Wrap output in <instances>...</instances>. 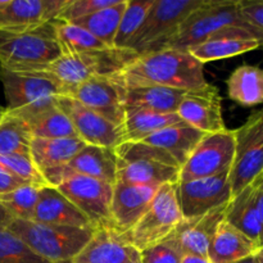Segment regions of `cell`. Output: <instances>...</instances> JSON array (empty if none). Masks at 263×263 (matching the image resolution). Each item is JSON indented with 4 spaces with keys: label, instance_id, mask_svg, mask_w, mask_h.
<instances>
[{
    "label": "cell",
    "instance_id": "cell-29",
    "mask_svg": "<svg viewBox=\"0 0 263 263\" xmlns=\"http://www.w3.org/2000/svg\"><path fill=\"white\" fill-rule=\"evenodd\" d=\"M85 145H86L85 141L80 138H32L30 157L36 168L43 175L46 170L55 168L68 163Z\"/></svg>",
    "mask_w": 263,
    "mask_h": 263
},
{
    "label": "cell",
    "instance_id": "cell-20",
    "mask_svg": "<svg viewBox=\"0 0 263 263\" xmlns=\"http://www.w3.org/2000/svg\"><path fill=\"white\" fill-rule=\"evenodd\" d=\"M228 204L215 208L202 216L182 218L168 240L177 248L181 256L195 254L207 257L208 247L220 223L225 220Z\"/></svg>",
    "mask_w": 263,
    "mask_h": 263
},
{
    "label": "cell",
    "instance_id": "cell-38",
    "mask_svg": "<svg viewBox=\"0 0 263 263\" xmlns=\"http://www.w3.org/2000/svg\"><path fill=\"white\" fill-rule=\"evenodd\" d=\"M0 170L22 179L30 184L46 186V181L41 172L36 168L31 157L18 154H0Z\"/></svg>",
    "mask_w": 263,
    "mask_h": 263
},
{
    "label": "cell",
    "instance_id": "cell-21",
    "mask_svg": "<svg viewBox=\"0 0 263 263\" xmlns=\"http://www.w3.org/2000/svg\"><path fill=\"white\" fill-rule=\"evenodd\" d=\"M57 98L10 113L25 121L32 138H79L71 120L57 104Z\"/></svg>",
    "mask_w": 263,
    "mask_h": 263
},
{
    "label": "cell",
    "instance_id": "cell-26",
    "mask_svg": "<svg viewBox=\"0 0 263 263\" xmlns=\"http://www.w3.org/2000/svg\"><path fill=\"white\" fill-rule=\"evenodd\" d=\"M225 220L248 236L258 246L261 239V222H259L258 208H257V184L244 187L240 193L234 195L226 208Z\"/></svg>",
    "mask_w": 263,
    "mask_h": 263
},
{
    "label": "cell",
    "instance_id": "cell-39",
    "mask_svg": "<svg viewBox=\"0 0 263 263\" xmlns=\"http://www.w3.org/2000/svg\"><path fill=\"white\" fill-rule=\"evenodd\" d=\"M117 2L118 0H68L57 20L63 22H73L98 10L115 5Z\"/></svg>",
    "mask_w": 263,
    "mask_h": 263
},
{
    "label": "cell",
    "instance_id": "cell-15",
    "mask_svg": "<svg viewBox=\"0 0 263 263\" xmlns=\"http://www.w3.org/2000/svg\"><path fill=\"white\" fill-rule=\"evenodd\" d=\"M57 104L71 120L77 136L89 145L116 149L123 143V128L116 126L77 100L58 97Z\"/></svg>",
    "mask_w": 263,
    "mask_h": 263
},
{
    "label": "cell",
    "instance_id": "cell-7",
    "mask_svg": "<svg viewBox=\"0 0 263 263\" xmlns=\"http://www.w3.org/2000/svg\"><path fill=\"white\" fill-rule=\"evenodd\" d=\"M130 49L107 48L66 54L45 67L67 87L76 86L95 76H110L122 71L128 63L138 58Z\"/></svg>",
    "mask_w": 263,
    "mask_h": 263
},
{
    "label": "cell",
    "instance_id": "cell-22",
    "mask_svg": "<svg viewBox=\"0 0 263 263\" xmlns=\"http://www.w3.org/2000/svg\"><path fill=\"white\" fill-rule=\"evenodd\" d=\"M32 221L45 225L95 228L73 203L69 202L57 187L50 185L40 189Z\"/></svg>",
    "mask_w": 263,
    "mask_h": 263
},
{
    "label": "cell",
    "instance_id": "cell-6",
    "mask_svg": "<svg viewBox=\"0 0 263 263\" xmlns=\"http://www.w3.org/2000/svg\"><path fill=\"white\" fill-rule=\"evenodd\" d=\"M62 55L53 22L28 32L0 31V67L9 71H44Z\"/></svg>",
    "mask_w": 263,
    "mask_h": 263
},
{
    "label": "cell",
    "instance_id": "cell-34",
    "mask_svg": "<svg viewBox=\"0 0 263 263\" xmlns=\"http://www.w3.org/2000/svg\"><path fill=\"white\" fill-rule=\"evenodd\" d=\"M31 140L32 135L25 121L5 109L0 120V154L30 157Z\"/></svg>",
    "mask_w": 263,
    "mask_h": 263
},
{
    "label": "cell",
    "instance_id": "cell-50",
    "mask_svg": "<svg viewBox=\"0 0 263 263\" xmlns=\"http://www.w3.org/2000/svg\"><path fill=\"white\" fill-rule=\"evenodd\" d=\"M262 175H263V174H262Z\"/></svg>",
    "mask_w": 263,
    "mask_h": 263
},
{
    "label": "cell",
    "instance_id": "cell-31",
    "mask_svg": "<svg viewBox=\"0 0 263 263\" xmlns=\"http://www.w3.org/2000/svg\"><path fill=\"white\" fill-rule=\"evenodd\" d=\"M226 85L229 98L241 107L263 103V68L243 64L234 69Z\"/></svg>",
    "mask_w": 263,
    "mask_h": 263
},
{
    "label": "cell",
    "instance_id": "cell-25",
    "mask_svg": "<svg viewBox=\"0 0 263 263\" xmlns=\"http://www.w3.org/2000/svg\"><path fill=\"white\" fill-rule=\"evenodd\" d=\"M69 172L102 180L115 185L117 181V154L115 149L86 145L64 164Z\"/></svg>",
    "mask_w": 263,
    "mask_h": 263
},
{
    "label": "cell",
    "instance_id": "cell-23",
    "mask_svg": "<svg viewBox=\"0 0 263 263\" xmlns=\"http://www.w3.org/2000/svg\"><path fill=\"white\" fill-rule=\"evenodd\" d=\"M135 252L126 235L110 228H97L91 240L71 263H127Z\"/></svg>",
    "mask_w": 263,
    "mask_h": 263
},
{
    "label": "cell",
    "instance_id": "cell-16",
    "mask_svg": "<svg viewBox=\"0 0 263 263\" xmlns=\"http://www.w3.org/2000/svg\"><path fill=\"white\" fill-rule=\"evenodd\" d=\"M177 116L203 134L226 130L222 116V98L215 85L207 84L200 89L185 92Z\"/></svg>",
    "mask_w": 263,
    "mask_h": 263
},
{
    "label": "cell",
    "instance_id": "cell-36",
    "mask_svg": "<svg viewBox=\"0 0 263 263\" xmlns=\"http://www.w3.org/2000/svg\"><path fill=\"white\" fill-rule=\"evenodd\" d=\"M153 0H127L126 9L121 18L113 48L128 49L131 40L145 21Z\"/></svg>",
    "mask_w": 263,
    "mask_h": 263
},
{
    "label": "cell",
    "instance_id": "cell-11",
    "mask_svg": "<svg viewBox=\"0 0 263 263\" xmlns=\"http://www.w3.org/2000/svg\"><path fill=\"white\" fill-rule=\"evenodd\" d=\"M235 133V158L230 171L233 197L263 174V109L249 116Z\"/></svg>",
    "mask_w": 263,
    "mask_h": 263
},
{
    "label": "cell",
    "instance_id": "cell-1",
    "mask_svg": "<svg viewBox=\"0 0 263 263\" xmlns=\"http://www.w3.org/2000/svg\"><path fill=\"white\" fill-rule=\"evenodd\" d=\"M126 87L164 86L171 89H200L205 81L203 64L187 50L161 49L141 54L120 72Z\"/></svg>",
    "mask_w": 263,
    "mask_h": 263
},
{
    "label": "cell",
    "instance_id": "cell-33",
    "mask_svg": "<svg viewBox=\"0 0 263 263\" xmlns=\"http://www.w3.org/2000/svg\"><path fill=\"white\" fill-rule=\"evenodd\" d=\"M53 28L62 55L109 48L89 31L71 22L55 20L53 21Z\"/></svg>",
    "mask_w": 263,
    "mask_h": 263
},
{
    "label": "cell",
    "instance_id": "cell-27",
    "mask_svg": "<svg viewBox=\"0 0 263 263\" xmlns=\"http://www.w3.org/2000/svg\"><path fill=\"white\" fill-rule=\"evenodd\" d=\"M185 90L164 86L126 87L125 110H152L159 113H176L185 95Z\"/></svg>",
    "mask_w": 263,
    "mask_h": 263
},
{
    "label": "cell",
    "instance_id": "cell-44",
    "mask_svg": "<svg viewBox=\"0 0 263 263\" xmlns=\"http://www.w3.org/2000/svg\"><path fill=\"white\" fill-rule=\"evenodd\" d=\"M181 263H211L208 257L202 256H195V254H186L182 256Z\"/></svg>",
    "mask_w": 263,
    "mask_h": 263
},
{
    "label": "cell",
    "instance_id": "cell-40",
    "mask_svg": "<svg viewBox=\"0 0 263 263\" xmlns=\"http://www.w3.org/2000/svg\"><path fill=\"white\" fill-rule=\"evenodd\" d=\"M141 263H181L182 256L176 247L164 239L161 243L140 252Z\"/></svg>",
    "mask_w": 263,
    "mask_h": 263
},
{
    "label": "cell",
    "instance_id": "cell-5",
    "mask_svg": "<svg viewBox=\"0 0 263 263\" xmlns=\"http://www.w3.org/2000/svg\"><path fill=\"white\" fill-rule=\"evenodd\" d=\"M46 184L57 187L95 228H109L113 185L94 177L69 172L64 166L43 172Z\"/></svg>",
    "mask_w": 263,
    "mask_h": 263
},
{
    "label": "cell",
    "instance_id": "cell-18",
    "mask_svg": "<svg viewBox=\"0 0 263 263\" xmlns=\"http://www.w3.org/2000/svg\"><path fill=\"white\" fill-rule=\"evenodd\" d=\"M159 186L128 185L116 181L110 202L109 228L127 235L143 217Z\"/></svg>",
    "mask_w": 263,
    "mask_h": 263
},
{
    "label": "cell",
    "instance_id": "cell-2",
    "mask_svg": "<svg viewBox=\"0 0 263 263\" xmlns=\"http://www.w3.org/2000/svg\"><path fill=\"white\" fill-rule=\"evenodd\" d=\"M8 230L51 263H71L94 236L97 228H71L13 218Z\"/></svg>",
    "mask_w": 263,
    "mask_h": 263
},
{
    "label": "cell",
    "instance_id": "cell-42",
    "mask_svg": "<svg viewBox=\"0 0 263 263\" xmlns=\"http://www.w3.org/2000/svg\"><path fill=\"white\" fill-rule=\"evenodd\" d=\"M26 184H30V182L23 181V180L20 179V177L13 176V175L0 170V195L12 192V190L17 189V187L22 186V185H26Z\"/></svg>",
    "mask_w": 263,
    "mask_h": 263
},
{
    "label": "cell",
    "instance_id": "cell-14",
    "mask_svg": "<svg viewBox=\"0 0 263 263\" xmlns=\"http://www.w3.org/2000/svg\"><path fill=\"white\" fill-rule=\"evenodd\" d=\"M176 193L182 218L202 216L215 208L229 204L233 198L230 171L204 179L177 182Z\"/></svg>",
    "mask_w": 263,
    "mask_h": 263
},
{
    "label": "cell",
    "instance_id": "cell-41",
    "mask_svg": "<svg viewBox=\"0 0 263 263\" xmlns=\"http://www.w3.org/2000/svg\"><path fill=\"white\" fill-rule=\"evenodd\" d=\"M241 17L263 32V0H238Z\"/></svg>",
    "mask_w": 263,
    "mask_h": 263
},
{
    "label": "cell",
    "instance_id": "cell-8",
    "mask_svg": "<svg viewBox=\"0 0 263 263\" xmlns=\"http://www.w3.org/2000/svg\"><path fill=\"white\" fill-rule=\"evenodd\" d=\"M205 0H153L145 21L128 49L138 55L156 51L176 33L187 15Z\"/></svg>",
    "mask_w": 263,
    "mask_h": 263
},
{
    "label": "cell",
    "instance_id": "cell-12",
    "mask_svg": "<svg viewBox=\"0 0 263 263\" xmlns=\"http://www.w3.org/2000/svg\"><path fill=\"white\" fill-rule=\"evenodd\" d=\"M235 158V133L223 130L205 134L180 168L179 182L216 176L231 171Z\"/></svg>",
    "mask_w": 263,
    "mask_h": 263
},
{
    "label": "cell",
    "instance_id": "cell-45",
    "mask_svg": "<svg viewBox=\"0 0 263 263\" xmlns=\"http://www.w3.org/2000/svg\"><path fill=\"white\" fill-rule=\"evenodd\" d=\"M12 215L0 204V228H8V225L12 222Z\"/></svg>",
    "mask_w": 263,
    "mask_h": 263
},
{
    "label": "cell",
    "instance_id": "cell-32",
    "mask_svg": "<svg viewBox=\"0 0 263 263\" xmlns=\"http://www.w3.org/2000/svg\"><path fill=\"white\" fill-rule=\"evenodd\" d=\"M126 4H127V0H118L115 5L98 10L71 23L85 28L105 45L113 48L116 33H117L121 18L126 9Z\"/></svg>",
    "mask_w": 263,
    "mask_h": 263
},
{
    "label": "cell",
    "instance_id": "cell-48",
    "mask_svg": "<svg viewBox=\"0 0 263 263\" xmlns=\"http://www.w3.org/2000/svg\"><path fill=\"white\" fill-rule=\"evenodd\" d=\"M234 263H257V262H256V258H254V256H251V257H247V258L240 259V261L234 262Z\"/></svg>",
    "mask_w": 263,
    "mask_h": 263
},
{
    "label": "cell",
    "instance_id": "cell-43",
    "mask_svg": "<svg viewBox=\"0 0 263 263\" xmlns=\"http://www.w3.org/2000/svg\"><path fill=\"white\" fill-rule=\"evenodd\" d=\"M257 184V208H258L259 222H261V239H259V248L263 247V175L256 179Z\"/></svg>",
    "mask_w": 263,
    "mask_h": 263
},
{
    "label": "cell",
    "instance_id": "cell-28",
    "mask_svg": "<svg viewBox=\"0 0 263 263\" xmlns=\"http://www.w3.org/2000/svg\"><path fill=\"white\" fill-rule=\"evenodd\" d=\"M204 135L205 134L200 133L197 128L181 122L158 131L141 143L162 149L168 153L180 167H182Z\"/></svg>",
    "mask_w": 263,
    "mask_h": 263
},
{
    "label": "cell",
    "instance_id": "cell-49",
    "mask_svg": "<svg viewBox=\"0 0 263 263\" xmlns=\"http://www.w3.org/2000/svg\"><path fill=\"white\" fill-rule=\"evenodd\" d=\"M4 113H5V108H3L2 105H0V120H2V117L4 116Z\"/></svg>",
    "mask_w": 263,
    "mask_h": 263
},
{
    "label": "cell",
    "instance_id": "cell-47",
    "mask_svg": "<svg viewBox=\"0 0 263 263\" xmlns=\"http://www.w3.org/2000/svg\"><path fill=\"white\" fill-rule=\"evenodd\" d=\"M127 263H141V258H140V252L136 251L135 254L131 257V259Z\"/></svg>",
    "mask_w": 263,
    "mask_h": 263
},
{
    "label": "cell",
    "instance_id": "cell-10",
    "mask_svg": "<svg viewBox=\"0 0 263 263\" xmlns=\"http://www.w3.org/2000/svg\"><path fill=\"white\" fill-rule=\"evenodd\" d=\"M9 112L33 107L57 97H63L66 86L48 71H9L0 67Z\"/></svg>",
    "mask_w": 263,
    "mask_h": 263
},
{
    "label": "cell",
    "instance_id": "cell-37",
    "mask_svg": "<svg viewBox=\"0 0 263 263\" xmlns=\"http://www.w3.org/2000/svg\"><path fill=\"white\" fill-rule=\"evenodd\" d=\"M0 263H51L36 254L7 228H0Z\"/></svg>",
    "mask_w": 263,
    "mask_h": 263
},
{
    "label": "cell",
    "instance_id": "cell-30",
    "mask_svg": "<svg viewBox=\"0 0 263 263\" xmlns=\"http://www.w3.org/2000/svg\"><path fill=\"white\" fill-rule=\"evenodd\" d=\"M184 121L177 113H159L152 110L126 112L123 122V143H139L170 126Z\"/></svg>",
    "mask_w": 263,
    "mask_h": 263
},
{
    "label": "cell",
    "instance_id": "cell-4",
    "mask_svg": "<svg viewBox=\"0 0 263 263\" xmlns=\"http://www.w3.org/2000/svg\"><path fill=\"white\" fill-rule=\"evenodd\" d=\"M229 27L257 30L241 17L238 0H205L199 8L187 15L176 33L170 37L158 50H189L193 46L204 43L218 31Z\"/></svg>",
    "mask_w": 263,
    "mask_h": 263
},
{
    "label": "cell",
    "instance_id": "cell-19",
    "mask_svg": "<svg viewBox=\"0 0 263 263\" xmlns=\"http://www.w3.org/2000/svg\"><path fill=\"white\" fill-rule=\"evenodd\" d=\"M263 46V32L241 27H229L218 31L204 43L190 48L189 53L204 64L218 59L231 58Z\"/></svg>",
    "mask_w": 263,
    "mask_h": 263
},
{
    "label": "cell",
    "instance_id": "cell-9",
    "mask_svg": "<svg viewBox=\"0 0 263 263\" xmlns=\"http://www.w3.org/2000/svg\"><path fill=\"white\" fill-rule=\"evenodd\" d=\"M182 220L176 184L159 186L143 217L127 234V240L141 252L168 238Z\"/></svg>",
    "mask_w": 263,
    "mask_h": 263
},
{
    "label": "cell",
    "instance_id": "cell-13",
    "mask_svg": "<svg viewBox=\"0 0 263 263\" xmlns=\"http://www.w3.org/2000/svg\"><path fill=\"white\" fill-rule=\"evenodd\" d=\"M126 85L120 72L110 76H95L76 86L67 87L63 97L72 98L94 110L116 126L125 122Z\"/></svg>",
    "mask_w": 263,
    "mask_h": 263
},
{
    "label": "cell",
    "instance_id": "cell-3",
    "mask_svg": "<svg viewBox=\"0 0 263 263\" xmlns=\"http://www.w3.org/2000/svg\"><path fill=\"white\" fill-rule=\"evenodd\" d=\"M117 154V181L128 185L177 184L180 168L168 153L156 146L139 143H122Z\"/></svg>",
    "mask_w": 263,
    "mask_h": 263
},
{
    "label": "cell",
    "instance_id": "cell-17",
    "mask_svg": "<svg viewBox=\"0 0 263 263\" xmlns=\"http://www.w3.org/2000/svg\"><path fill=\"white\" fill-rule=\"evenodd\" d=\"M68 0H7L0 8V31L28 32L58 18Z\"/></svg>",
    "mask_w": 263,
    "mask_h": 263
},
{
    "label": "cell",
    "instance_id": "cell-46",
    "mask_svg": "<svg viewBox=\"0 0 263 263\" xmlns=\"http://www.w3.org/2000/svg\"><path fill=\"white\" fill-rule=\"evenodd\" d=\"M254 258H256L257 263H263V247H261V248L256 252V254H254Z\"/></svg>",
    "mask_w": 263,
    "mask_h": 263
},
{
    "label": "cell",
    "instance_id": "cell-35",
    "mask_svg": "<svg viewBox=\"0 0 263 263\" xmlns=\"http://www.w3.org/2000/svg\"><path fill=\"white\" fill-rule=\"evenodd\" d=\"M41 185L26 184L9 193L0 195V204L12 215L13 218L32 221L40 195Z\"/></svg>",
    "mask_w": 263,
    "mask_h": 263
},
{
    "label": "cell",
    "instance_id": "cell-24",
    "mask_svg": "<svg viewBox=\"0 0 263 263\" xmlns=\"http://www.w3.org/2000/svg\"><path fill=\"white\" fill-rule=\"evenodd\" d=\"M258 246L241 231L223 220L208 247L211 263H234L256 254Z\"/></svg>",
    "mask_w": 263,
    "mask_h": 263
}]
</instances>
